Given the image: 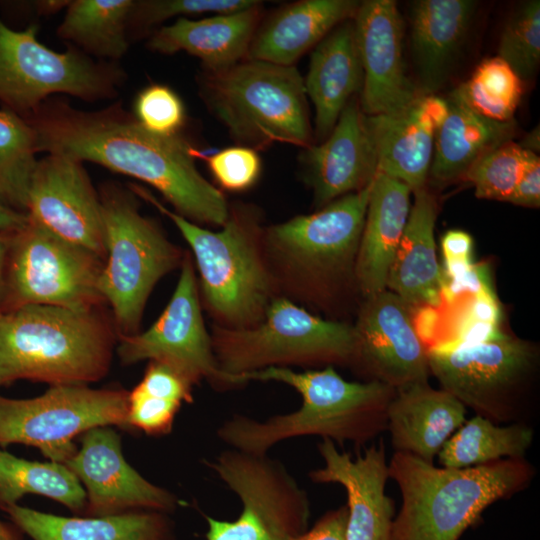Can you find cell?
I'll use <instances>...</instances> for the list:
<instances>
[{"mask_svg":"<svg viewBox=\"0 0 540 540\" xmlns=\"http://www.w3.org/2000/svg\"><path fill=\"white\" fill-rule=\"evenodd\" d=\"M34 130L37 152L93 162L158 190L177 214L223 226L230 210L222 192L198 171V151L181 134L145 129L122 102L81 110L49 98L24 117Z\"/></svg>","mask_w":540,"mask_h":540,"instance_id":"6da1fadb","label":"cell"},{"mask_svg":"<svg viewBox=\"0 0 540 540\" xmlns=\"http://www.w3.org/2000/svg\"><path fill=\"white\" fill-rule=\"evenodd\" d=\"M349 20L335 27L316 45L304 79L306 95L315 107L318 139L331 133L347 103L362 88L363 71L354 24Z\"/></svg>","mask_w":540,"mask_h":540,"instance_id":"83f0119b","label":"cell"},{"mask_svg":"<svg viewBox=\"0 0 540 540\" xmlns=\"http://www.w3.org/2000/svg\"><path fill=\"white\" fill-rule=\"evenodd\" d=\"M449 111L436 130L429 176L448 183L464 176L469 167L489 150L512 141L516 122L485 118L466 106L447 99Z\"/></svg>","mask_w":540,"mask_h":540,"instance_id":"4dcf8cb0","label":"cell"},{"mask_svg":"<svg viewBox=\"0 0 540 540\" xmlns=\"http://www.w3.org/2000/svg\"><path fill=\"white\" fill-rule=\"evenodd\" d=\"M498 57L504 60L522 81L530 80L540 62V2L521 3L501 33Z\"/></svg>","mask_w":540,"mask_h":540,"instance_id":"74e56055","label":"cell"},{"mask_svg":"<svg viewBox=\"0 0 540 540\" xmlns=\"http://www.w3.org/2000/svg\"><path fill=\"white\" fill-rule=\"evenodd\" d=\"M181 404L147 394L135 387L128 394L127 425L149 435H163L172 430Z\"/></svg>","mask_w":540,"mask_h":540,"instance_id":"b9f144b4","label":"cell"},{"mask_svg":"<svg viewBox=\"0 0 540 540\" xmlns=\"http://www.w3.org/2000/svg\"><path fill=\"white\" fill-rule=\"evenodd\" d=\"M415 200L391 264L387 286L410 307L437 306L442 272L436 257L434 227L437 202L424 187Z\"/></svg>","mask_w":540,"mask_h":540,"instance_id":"f1b7e54d","label":"cell"},{"mask_svg":"<svg viewBox=\"0 0 540 540\" xmlns=\"http://www.w3.org/2000/svg\"><path fill=\"white\" fill-rule=\"evenodd\" d=\"M366 116L376 172L397 179L412 192L425 187L437 126L420 95L405 109Z\"/></svg>","mask_w":540,"mask_h":540,"instance_id":"484cf974","label":"cell"},{"mask_svg":"<svg viewBox=\"0 0 540 540\" xmlns=\"http://www.w3.org/2000/svg\"><path fill=\"white\" fill-rule=\"evenodd\" d=\"M347 507L329 510L316 523L302 534L290 540H347Z\"/></svg>","mask_w":540,"mask_h":540,"instance_id":"ee69618b","label":"cell"},{"mask_svg":"<svg viewBox=\"0 0 540 540\" xmlns=\"http://www.w3.org/2000/svg\"><path fill=\"white\" fill-rule=\"evenodd\" d=\"M98 193L106 253L98 290L112 309L118 337L133 335L152 289L181 266L184 256L155 221L140 213L130 188L109 182Z\"/></svg>","mask_w":540,"mask_h":540,"instance_id":"52a82bcc","label":"cell"},{"mask_svg":"<svg viewBox=\"0 0 540 540\" xmlns=\"http://www.w3.org/2000/svg\"><path fill=\"white\" fill-rule=\"evenodd\" d=\"M37 146L28 121L6 108L0 109V201L27 214L30 181L36 167Z\"/></svg>","mask_w":540,"mask_h":540,"instance_id":"e575fe53","label":"cell"},{"mask_svg":"<svg viewBox=\"0 0 540 540\" xmlns=\"http://www.w3.org/2000/svg\"><path fill=\"white\" fill-rule=\"evenodd\" d=\"M86 488L84 516L149 510L165 514L179 505L170 491L154 485L125 460L121 438L108 426L83 433L81 446L65 463Z\"/></svg>","mask_w":540,"mask_h":540,"instance_id":"ac0fdd59","label":"cell"},{"mask_svg":"<svg viewBox=\"0 0 540 540\" xmlns=\"http://www.w3.org/2000/svg\"><path fill=\"white\" fill-rule=\"evenodd\" d=\"M261 2L250 8L192 20L178 18L155 30L147 47L161 54L184 51L199 58L206 71L226 69L246 58L262 16Z\"/></svg>","mask_w":540,"mask_h":540,"instance_id":"cb8c5ba5","label":"cell"},{"mask_svg":"<svg viewBox=\"0 0 540 540\" xmlns=\"http://www.w3.org/2000/svg\"><path fill=\"white\" fill-rule=\"evenodd\" d=\"M199 91L238 145H311L304 79L295 66L245 59L199 77Z\"/></svg>","mask_w":540,"mask_h":540,"instance_id":"8992f818","label":"cell"},{"mask_svg":"<svg viewBox=\"0 0 540 540\" xmlns=\"http://www.w3.org/2000/svg\"><path fill=\"white\" fill-rule=\"evenodd\" d=\"M128 394L74 384L52 385L29 399L0 396V445L33 446L50 461L65 464L77 450V435L95 427L127 426Z\"/></svg>","mask_w":540,"mask_h":540,"instance_id":"5bb4252c","label":"cell"},{"mask_svg":"<svg viewBox=\"0 0 540 540\" xmlns=\"http://www.w3.org/2000/svg\"><path fill=\"white\" fill-rule=\"evenodd\" d=\"M324 466L309 472L315 483L341 485L347 494V540H391L394 501L386 494L389 467L382 441L352 458L335 443L318 444Z\"/></svg>","mask_w":540,"mask_h":540,"instance_id":"ffe728a7","label":"cell"},{"mask_svg":"<svg viewBox=\"0 0 540 540\" xmlns=\"http://www.w3.org/2000/svg\"><path fill=\"white\" fill-rule=\"evenodd\" d=\"M211 337L219 369L235 386L241 376L269 367L351 364L354 328L312 315L286 297L270 302L256 325L229 329L216 325Z\"/></svg>","mask_w":540,"mask_h":540,"instance_id":"ba28073f","label":"cell"},{"mask_svg":"<svg viewBox=\"0 0 540 540\" xmlns=\"http://www.w3.org/2000/svg\"><path fill=\"white\" fill-rule=\"evenodd\" d=\"M135 119L148 131L171 136L180 133L186 112L179 95L164 84H150L137 94L133 113Z\"/></svg>","mask_w":540,"mask_h":540,"instance_id":"ab89813d","label":"cell"},{"mask_svg":"<svg viewBox=\"0 0 540 540\" xmlns=\"http://www.w3.org/2000/svg\"><path fill=\"white\" fill-rule=\"evenodd\" d=\"M38 26L14 30L0 18V104L26 117L54 94L87 102L112 99L126 73L70 45L63 52L38 40Z\"/></svg>","mask_w":540,"mask_h":540,"instance_id":"30bf717a","label":"cell"},{"mask_svg":"<svg viewBox=\"0 0 540 540\" xmlns=\"http://www.w3.org/2000/svg\"><path fill=\"white\" fill-rule=\"evenodd\" d=\"M537 157L519 144L508 141L480 156L463 177L474 186L476 197L506 202Z\"/></svg>","mask_w":540,"mask_h":540,"instance_id":"8d00e7d4","label":"cell"},{"mask_svg":"<svg viewBox=\"0 0 540 540\" xmlns=\"http://www.w3.org/2000/svg\"><path fill=\"white\" fill-rule=\"evenodd\" d=\"M27 215L105 261L100 197L83 162L62 154L38 159L28 190Z\"/></svg>","mask_w":540,"mask_h":540,"instance_id":"e0dca14e","label":"cell"},{"mask_svg":"<svg viewBox=\"0 0 540 540\" xmlns=\"http://www.w3.org/2000/svg\"><path fill=\"white\" fill-rule=\"evenodd\" d=\"M372 181L318 212L265 230L262 243L289 289L309 295L354 269Z\"/></svg>","mask_w":540,"mask_h":540,"instance_id":"7c38bea8","label":"cell"},{"mask_svg":"<svg viewBox=\"0 0 540 540\" xmlns=\"http://www.w3.org/2000/svg\"><path fill=\"white\" fill-rule=\"evenodd\" d=\"M300 162L318 207L359 191L373 180L376 162L366 116L354 97L327 139L303 148Z\"/></svg>","mask_w":540,"mask_h":540,"instance_id":"44dd1931","label":"cell"},{"mask_svg":"<svg viewBox=\"0 0 540 540\" xmlns=\"http://www.w3.org/2000/svg\"><path fill=\"white\" fill-rule=\"evenodd\" d=\"M359 5L354 0H303L285 6L257 28L245 59L294 66L335 27L353 18Z\"/></svg>","mask_w":540,"mask_h":540,"instance_id":"4316f807","label":"cell"},{"mask_svg":"<svg viewBox=\"0 0 540 540\" xmlns=\"http://www.w3.org/2000/svg\"><path fill=\"white\" fill-rule=\"evenodd\" d=\"M255 0H142L135 1L128 19L129 39L175 16L230 14L252 7Z\"/></svg>","mask_w":540,"mask_h":540,"instance_id":"f35d334b","label":"cell"},{"mask_svg":"<svg viewBox=\"0 0 540 540\" xmlns=\"http://www.w3.org/2000/svg\"><path fill=\"white\" fill-rule=\"evenodd\" d=\"M477 7L472 0H419L411 8V48L420 95L446 82Z\"/></svg>","mask_w":540,"mask_h":540,"instance_id":"d4e9b609","label":"cell"},{"mask_svg":"<svg viewBox=\"0 0 540 540\" xmlns=\"http://www.w3.org/2000/svg\"><path fill=\"white\" fill-rule=\"evenodd\" d=\"M428 357L441 389L475 415L496 424H529L538 367V351L529 342L502 332L473 344L429 350Z\"/></svg>","mask_w":540,"mask_h":540,"instance_id":"9c48e42d","label":"cell"},{"mask_svg":"<svg viewBox=\"0 0 540 540\" xmlns=\"http://www.w3.org/2000/svg\"><path fill=\"white\" fill-rule=\"evenodd\" d=\"M388 467L402 498L391 540H459L485 509L527 489L536 475L526 458L452 469L394 452Z\"/></svg>","mask_w":540,"mask_h":540,"instance_id":"3957f363","label":"cell"},{"mask_svg":"<svg viewBox=\"0 0 540 540\" xmlns=\"http://www.w3.org/2000/svg\"><path fill=\"white\" fill-rule=\"evenodd\" d=\"M352 363L394 390L428 382V349L417 334L412 307L390 290L366 298L353 327Z\"/></svg>","mask_w":540,"mask_h":540,"instance_id":"2e32d148","label":"cell"},{"mask_svg":"<svg viewBox=\"0 0 540 540\" xmlns=\"http://www.w3.org/2000/svg\"><path fill=\"white\" fill-rule=\"evenodd\" d=\"M117 332L99 308L26 305L0 312V386L87 385L109 371Z\"/></svg>","mask_w":540,"mask_h":540,"instance_id":"277c9868","label":"cell"},{"mask_svg":"<svg viewBox=\"0 0 540 540\" xmlns=\"http://www.w3.org/2000/svg\"><path fill=\"white\" fill-rule=\"evenodd\" d=\"M412 190L382 173L373 178L354 265L365 298L386 290L391 264L407 224Z\"/></svg>","mask_w":540,"mask_h":540,"instance_id":"603a6c76","label":"cell"},{"mask_svg":"<svg viewBox=\"0 0 540 540\" xmlns=\"http://www.w3.org/2000/svg\"><path fill=\"white\" fill-rule=\"evenodd\" d=\"M17 529L0 521V540H21Z\"/></svg>","mask_w":540,"mask_h":540,"instance_id":"f907efd6","label":"cell"},{"mask_svg":"<svg viewBox=\"0 0 540 540\" xmlns=\"http://www.w3.org/2000/svg\"><path fill=\"white\" fill-rule=\"evenodd\" d=\"M26 494L49 497L84 514L87 497L78 478L62 463L18 458L0 449V508L17 504Z\"/></svg>","mask_w":540,"mask_h":540,"instance_id":"836d02e7","label":"cell"},{"mask_svg":"<svg viewBox=\"0 0 540 540\" xmlns=\"http://www.w3.org/2000/svg\"><path fill=\"white\" fill-rule=\"evenodd\" d=\"M523 94V81L500 57L484 59L469 79L451 94V100L499 122L513 120Z\"/></svg>","mask_w":540,"mask_h":540,"instance_id":"d590c367","label":"cell"},{"mask_svg":"<svg viewBox=\"0 0 540 540\" xmlns=\"http://www.w3.org/2000/svg\"><path fill=\"white\" fill-rule=\"evenodd\" d=\"M363 71L360 108L367 116L401 111L419 96L406 74L403 21L393 0H366L353 17Z\"/></svg>","mask_w":540,"mask_h":540,"instance_id":"d6986e66","label":"cell"},{"mask_svg":"<svg viewBox=\"0 0 540 540\" xmlns=\"http://www.w3.org/2000/svg\"><path fill=\"white\" fill-rule=\"evenodd\" d=\"M534 439L527 423L496 424L475 415L466 420L438 453L441 467L462 469L507 458H526Z\"/></svg>","mask_w":540,"mask_h":540,"instance_id":"d6a6232c","label":"cell"},{"mask_svg":"<svg viewBox=\"0 0 540 540\" xmlns=\"http://www.w3.org/2000/svg\"><path fill=\"white\" fill-rule=\"evenodd\" d=\"M539 126H537L536 128H534L532 131L528 132L524 138L522 139L521 143H519V145L536 154V152L539 151V147H540V138H539Z\"/></svg>","mask_w":540,"mask_h":540,"instance_id":"c3c4849f","label":"cell"},{"mask_svg":"<svg viewBox=\"0 0 540 540\" xmlns=\"http://www.w3.org/2000/svg\"><path fill=\"white\" fill-rule=\"evenodd\" d=\"M28 222V215L19 212L0 201V234H11L23 228Z\"/></svg>","mask_w":540,"mask_h":540,"instance_id":"7dc6e473","label":"cell"},{"mask_svg":"<svg viewBox=\"0 0 540 540\" xmlns=\"http://www.w3.org/2000/svg\"><path fill=\"white\" fill-rule=\"evenodd\" d=\"M3 511L33 540H175L172 521L167 514L157 511L64 517L18 504Z\"/></svg>","mask_w":540,"mask_h":540,"instance_id":"f546056e","label":"cell"},{"mask_svg":"<svg viewBox=\"0 0 540 540\" xmlns=\"http://www.w3.org/2000/svg\"><path fill=\"white\" fill-rule=\"evenodd\" d=\"M506 202L525 207L540 205V158L532 161Z\"/></svg>","mask_w":540,"mask_h":540,"instance_id":"f6af8a7d","label":"cell"},{"mask_svg":"<svg viewBox=\"0 0 540 540\" xmlns=\"http://www.w3.org/2000/svg\"><path fill=\"white\" fill-rule=\"evenodd\" d=\"M130 190L167 216L189 244L200 274L206 305L229 329L258 324L274 297V278L262 254L254 215L229 213L217 232L204 229L163 205L149 190L132 183Z\"/></svg>","mask_w":540,"mask_h":540,"instance_id":"5b68a950","label":"cell"},{"mask_svg":"<svg viewBox=\"0 0 540 540\" xmlns=\"http://www.w3.org/2000/svg\"><path fill=\"white\" fill-rule=\"evenodd\" d=\"M70 1H38L36 2L37 12L40 14H52L64 7H68Z\"/></svg>","mask_w":540,"mask_h":540,"instance_id":"681fc988","label":"cell"},{"mask_svg":"<svg viewBox=\"0 0 540 540\" xmlns=\"http://www.w3.org/2000/svg\"><path fill=\"white\" fill-rule=\"evenodd\" d=\"M8 235L0 234V293L2 286L3 270L8 249Z\"/></svg>","mask_w":540,"mask_h":540,"instance_id":"816d5d0a","label":"cell"},{"mask_svg":"<svg viewBox=\"0 0 540 540\" xmlns=\"http://www.w3.org/2000/svg\"><path fill=\"white\" fill-rule=\"evenodd\" d=\"M143 392L182 403L193 401V385L168 365L150 361L142 380L136 386Z\"/></svg>","mask_w":540,"mask_h":540,"instance_id":"7bdbcfd3","label":"cell"},{"mask_svg":"<svg viewBox=\"0 0 540 540\" xmlns=\"http://www.w3.org/2000/svg\"><path fill=\"white\" fill-rule=\"evenodd\" d=\"M118 338L122 364L149 359L173 368L192 385L206 379L215 387L235 386L215 360L188 254L183 257L175 291L157 321L142 333Z\"/></svg>","mask_w":540,"mask_h":540,"instance_id":"9a60e30c","label":"cell"},{"mask_svg":"<svg viewBox=\"0 0 540 540\" xmlns=\"http://www.w3.org/2000/svg\"><path fill=\"white\" fill-rule=\"evenodd\" d=\"M206 463L242 503L235 520L204 516L206 540H290L308 529L307 494L279 461L230 448Z\"/></svg>","mask_w":540,"mask_h":540,"instance_id":"4fadbf2b","label":"cell"},{"mask_svg":"<svg viewBox=\"0 0 540 540\" xmlns=\"http://www.w3.org/2000/svg\"><path fill=\"white\" fill-rule=\"evenodd\" d=\"M104 260L51 233L28 217L8 235L0 293V312L26 305L74 310L99 308L104 302L98 280Z\"/></svg>","mask_w":540,"mask_h":540,"instance_id":"8fae6325","label":"cell"},{"mask_svg":"<svg viewBox=\"0 0 540 540\" xmlns=\"http://www.w3.org/2000/svg\"><path fill=\"white\" fill-rule=\"evenodd\" d=\"M134 2L70 1L57 35L88 56L115 62L126 54L129 47L128 19Z\"/></svg>","mask_w":540,"mask_h":540,"instance_id":"1f68e13d","label":"cell"},{"mask_svg":"<svg viewBox=\"0 0 540 540\" xmlns=\"http://www.w3.org/2000/svg\"><path fill=\"white\" fill-rule=\"evenodd\" d=\"M465 406L428 382L395 390L387 411V431L395 452L433 463L435 456L466 421Z\"/></svg>","mask_w":540,"mask_h":540,"instance_id":"7402d4cb","label":"cell"},{"mask_svg":"<svg viewBox=\"0 0 540 540\" xmlns=\"http://www.w3.org/2000/svg\"><path fill=\"white\" fill-rule=\"evenodd\" d=\"M251 380L285 383L301 395L302 403L291 413L263 421L239 414L225 420L216 434L232 449L267 454L275 444L300 436L364 445L387 431L395 390L381 382H350L333 366L304 372L269 367L241 376L243 383Z\"/></svg>","mask_w":540,"mask_h":540,"instance_id":"7a4b0ae2","label":"cell"},{"mask_svg":"<svg viewBox=\"0 0 540 540\" xmlns=\"http://www.w3.org/2000/svg\"><path fill=\"white\" fill-rule=\"evenodd\" d=\"M444 265L473 263L472 237L462 230H449L441 240Z\"/></svg>","mask_w":540,"mask_h":540,"instance_id":"bcb514c9","label":"cell"},{"mask_svg":"<svg viewBox=\"0 0 540 540\" xmlns=\"http://www.w3.org/2000/svg\"><path fill=\"white\" fill-rule=\"evenodd\" d=\"M216 182L229 191L252 187L261 173V159L253 148L237 145L205 157Z\"/></svg>","mask_w":540,"mask_h":540,"instance_id":"60d3db41","label":"cell"}]
</instances>
